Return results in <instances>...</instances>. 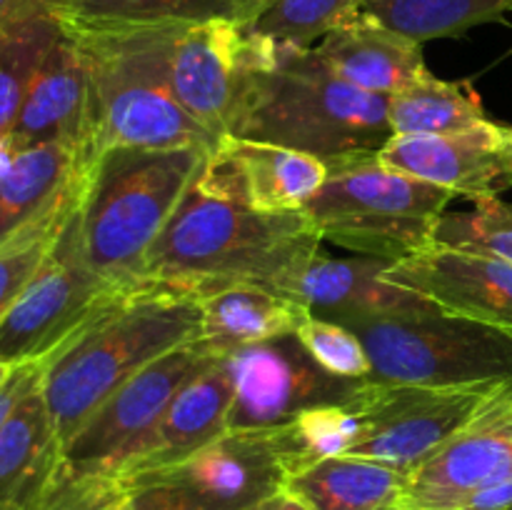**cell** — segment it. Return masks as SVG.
Instances as JSON below:
<instances>
[{
  "mask_svg": "<svg viewBox=\"0 0 512 510\" xmlns=\"http://www.w3.org/2000/svg\"><path fill=\"white\" fill-rule=\"evenodd\" d=\"M225 363L235 385L230 430L273 428L308 408L345 403L368 383L320 368L295 333L233 350Z\"/></svg>",
  "mask_w": 512,
  "mask_h": 510,
  "instance_id": "cell-10",
  "label": "cell"
},
{
  "mask_svg": "<svg viewBox=\"0 0 512 510\" xmlns=\"http://www.w3.org/2000/svg\"><path fill=\"white\" fill-rule=\"evenodd\" d=\"M390 510H410V508H403V505H395V508H390Z\"/></svg>",
  "mask_w": 512,
  "mask_h": 510,
  "instance_id": "cell-41",
  "label": "cell"
},
{
  "mask_svg": "<svg viewBox=\"0 0 512 510\" xmlns=\"http://www.w3.org/2000/svg\"><path fill=\"white\" fill-rule=\"evenodd\" d=\"M320 58L365 93L390 95L410 88L430 73L423 45L358 13L315 45Z\"/></svg>",
  "mask_w": 512,
  "mask_h": 510,
  "instance_id": "cell-20",
  "label": "cell"
},
{
  "mask_svg": "<svg viewBox=\"0 0 512 510\" xmlns=\"http://www.w3.org/2000/svg\"><path fill=\"white\" fill-rule=\"evenodd\" d=\"M358 13L360 0H268L245 30L270 43L315 48Z\"/></svg>",
  "mask_w": 512,
  "mask_h": 510,
  "instance_id": "cell-30",
  "label": "cell"
},
{
  "mask_svg": "<svg viewBox=\"0 0 512 510\" xmlns=\"http://www.w3.org/2000/svg\"><path fill=\"white\" fill-rule=\"evenodd\" d=\"M13 3H15V0H0V15H3L5 10H8Z\"/></svg>",
  "mask_w": 512,
  "mask_h": 510,
  "instance_id": "cell-40",
  "label": "cell"
},
{
  "mask_svg": "<svg viewBox=\"0 0 512 510\" xmlns=\"http://www.w3.org/2000/svg\"><path fill=\"white\" fill-rule=\"evenodd\" d=\"M210 150L113 148L85 170L80 233L85 255L103 278L138 288L150 248L168 228Z\"/></svg>",
  "mask_w": 512,
  "mask_h": 510,
  "instance_id": "cell-4",
  "label": "cell"
},
{
  "mask_svg": "<svg viewBox=\"0 0 512 510\" xmlns=\"http://www.w3.org/2000/svg\"><path fill=\"white\" fill-rule=\"evenodd\" d=\"M85 170L88 160L70 145L0 153V248L58 208L78 188Z\"/></svg>",
  "mask_w": 512,
  "mask_h": 510,
  "instance_id": "cell-23",
  "label": "cell"
},
{
  "mask_svg": "<svg viewBox=\"0 0 512 510\" xmlns=\"http://www.w3.org/2000/svg\"><path fill=\"white\" fill-rule=\"evenodd\" d=\"M320 245L323 238L303 210L250 208L203 165L150 248L140 285H163L195 298L235 283L273 288L320 253Z\"/></svg>",
  "mask_w": 512,
  "mask_h": 510,
  "instance_id": "cell-1",
  "label": "cell"
},
{
  "mask_svg": "<svg viewBox=\"0 0 512 510\" xmlns=\"http://www.w3.org/2000/svg\"><path fill=\"white\" fill-rule=\"evenodd\" d=\"M70 35L160 25L233 23L245 28L268 0H38Z\"/></svg>",
  "mask_w": 512,
  "mask_h": 510,
  "instance_id": "cell-22",
  "label": "cell"
},
{
  "mask_svg": "<svg viewBox=\"0 0 512 510\" xmlns=\"http://www.w3.org/2000/svg\"><path fill=\"white\" fill-rule=\"evenodd\" d=\"M360 13L423 45L503 20L512 13V0H360Z\"/></svg>",
  "mask_w": 512,
  "mask_h": 510,
  "instance_id": "cell-29",
  "label": "cell"
},
{
  "mask_svg": "<svg viewBox=\"0 0 512 510\" xmlns=\"http://www.w3.org/2000/svg\"><path fill=\"white\" fill-rule=\"evenodd\" d=\"M228 135L335 160L390 140L388 98L340 78L315 48L270 43Z\"/></svg>",
  "mask_w": 512,
  "mask_h": 510,
  "instance_id": "cell-2",
  "label": "cell"
},
{
  "mask_svg": "<svg viewBox=\"0 0 512 510\" xmlns=\"http://www.w3.org/2000/svg\"><path fill=\"white\" fill-rule=\"evenodd\" d=\"M375 155L385 168L440 185L473 203L512 188L505 125L495 120L458 133L390 135Z\"/></svg>",
  "mask_w": 512,
  "mask_h": 510,
  "instance_id": "cell-13",
  "label": "cell"
},
{
  "mask_svg": "<svg viewBox=\"0 0 512 510\" xmlns=\"http://www.w3.org/2000/svg\"><path fill=\"white\" fill-rule=\"evenodd\" d=\"M10 370H13V368H10V365L0 363V385L5 383V378H8V375H10Z\"/></svg>",
  "mask_w": 512,
  "mask_h": 510,
  "instance_id": "cell-38",
  "label": "cell"
},
{
  "mask_svg": "<svg viewBox=\"0 0 512 510\" xmlns=\"http://www.w3.org/2000/svg\"><path fill=\"white\" fill-rule=\"evenodd\" d=\"M205 168L235 198L263 213L305 210L328 180V165L318 155L235 135L218 140Z\"/></svg>",
  "mask_w": 512,
  "mask_h": 510,
  "instance_id": "cell-17",
  "label": "cell"
},
{
  "mask_svg": "<svg viewBox=\"0 0 512 510\" xmlns=\"http://www.w3.org/2000/svg\"><path fill=\"white\" fill-rule=\"evenodd\" d=\"M233 398V375L223 355L175 393L160 415L148 445L125 473V483L130 485L148 473L173 468L228 433Z\"/></svg>",
  "mask_w": 512,
  "mask_h": 510,
  "instance_id": "cell-19",
  "label": "cell"
},
{
  "mask_svg": "<svg viewBox=\"0 0 512 510\" xmlns=\"http://www.w3.org/2000/svg\"><path fill=\"white\" fill-rule=\"evenodd\" d=\"M328 180L303 213L320 238L390 263L435 245L440 215L458 195L385 168L375 153L328 160Z\"/></svg>",
  "mask_w": 512,
  "mask_h": 510,
  "instance_id": "cell-6",
  "label": "cell"
},
{
  "mask_svg": "<svg viewBox=\"0 0 512 510\" xmlns=\"http://www.w3.org/2000/svg\"><path fill=\"white\" fill-rule=\"evenodd\" d=\"M455 510H512V475L475 490Z\"/></svg>",
  "mask_w": 512,
  "mask_h": 510,
  "instance_id": "cell-36",
  "label": "cell"
},
{
  "mask_svg": "<svg viewBox=\"0 0 512 510\" xmlns=\"http://www.w3.org/2000/svg\"><path fill=\"white\" fill-rule=\"evenodd\" d=\"M478 90L470 80H438L433 73L388 98V123L393 135H443L485 123Z\"/></svg>",
  "mask_w": 512,
  "mask_h": 510,
  "instance_id": "cell-28",
  "label": "cell"
},
{
  "mask_svg": "<svg viewBox=\"0 0 512 510\" xmlns=\"http://www.w3.org/2000/svg\"><path fill=\"white\" fill-rule=\"evenodd\" d=\"M83 180H80L78 188H75L58 208L50 210L45 218H40L38 223L25 228L23 233L10 238L8 243L0 248V323H3V318L8 315V310L13 308L18 295L25 290V285L30 283L35 270L40 268V263L45 260L48 250L53 248L58 233L63 230L68 215L73 213V208L78 205L80 193H83Z\"/></svg>",
  "mask_w": 512,
  "mask_h": 510,
  "instance_id": "cell-31",
  "label": "cell"
},
{
  "mask_svg": "<svg viewBox=\"0 0 512 510\" xmlns=\"http://www.w3.org/2000/svg\"><path fill=\"white\" fill-rule=\"evenodd\" d=\"M70 145L90 165V80L83 50L63 30L23 100L5 150Z\"/></svg>",
  "mask_w": 512,
  "mask_h": 510,
  "instance_id": "cell-18",
  "label": "cell"
},
{
  "mask_svg": "<svg viewBox=\"0 0 512 510\" xmlns=\"http://www.w3.org/2000/svg\"><path fill=\"white\" fill-rule=\"evenodd\" d=\"M218 358L223 355L195 338L120 385L68 440L63 448V475L125 480L175 393Z\"/></svg>",
  "mask_w": 512,
  "mask_h": 510,
  "instance_id": "cell-9",
  "label": "cell"
},
{
  "mask_svg": "<svg viewBox=\"0 0 512 510\" xmlns=\"http://www.w3.org/2000/svg\"><path fill=\"white\" fill-rule=\"evenodd\" d=\"M390 260L358 255L328 258L315 253L298 270L273 285L275 293L305 305L313 315L330 320L403 318L440 313L430 300L385 280Z\"/></svg>",
  "mask_w": 512,
  "mask_h": 510,
  "instance_id": "cell-16",
  "label": "cell"
},
{
  "mask_svg": "<svg viewBox=\"0 0 512 510\" xmlns=\"http://www.w3.org/2000/svg\"><path fill=\"white\" fill-rule=\"evenodd\" d=\"M285 478L263 430H228L183 463L130 485H173L208 510H255L285 488Z\"/></svg>",
  "mask_w": 512,
  "mask_h": 510,
  "instance_id": "cell-15",
  "label": "cell"
},
{
  "mask_svg": "<svg viewBox=\"0 0 512 510\" xmlns=\"http://www.w3.org/2000/svg\"><path fill=\"white\" fill-rule=\"evenodd\" d=\"M195 338H200L195 295L140 285L45 358L40 390L63 448L120 385Z\"/></svg>",
  "mask_w": 512,
  "mask_h": 510,
  "instance_id": "cell-3",
  "label": "cell"
},
{
  "mask_svg": "<svg viewBox=\"0 0 512 510\" xmlns=\"http://www.w3.org/2000/svg\"><path fill=\"white\" fill-rule=\"evenodd\" d=\"M373 400L375 380H368L363 390L345 403L308 408L285 423L265 428V438L285 475L290 478L320 460L348 455L368 433Z\"/></svg>",
  "mask_w": 512,
  "mask_h": 510,
  "instance_id": "cell-25",
  "label": "cell"
},
{
  "mask_svg": "<svg viewBox=\"0 0 512 510\" xmlns=\"http://www.w3.org/2000/svg\"><path fill=\"white\" fill-rule=\"evenodd\" d=\"M123 510H208L183 490L165 483L135 485L133 495Z\"/></svg>",
  "mask_w": 512,
  "mask_h": 510,
  "instance_id": "cell-34",
  "label": "cell"
},
{
  "mask_svg": "<svg viewBox=\"0 0 512 510\" xmlns=\"http://www.w3.org/2000/svg\"><path fill=\"white\" fill-rule=\"evenodd\" d=\"M385 280L423 295L440 313L512 333V263L508 260L433 245L390 263Z\"/></svg>",
  "mask_w": 512,
  "mask_h": 510,
  "instance_id": "cell-14",
  "label": "cell"
},
{
  "mask_svg": "<svg viewBox=\"0 0 512 510\" xmlns=\"http://www.w3.org/2000/svg\"><path fill=\"white\" fill-rule=\"evenodd\" d=\"M255 510H310L308 505L303 503L300 498H295L293 493H288V490H280V493H275L273 498H268L265 503H260Z\"/></svg>",
  "mask_w": 512,
  "mask_h": 510,
  "instance_id": "cell-37",
  "label": "cell"
},
{
  "mask_svg": "<svg viewBox=\"0 0 512 510\" xmlns=\"http://www.w3.org/2000/svg\"><path fill=\"white\" fill-rule=\"evenodd\" d=\"M498 388L503 385L430 388L375 380L370 428L348 455L413 473L455 438Z\"/></svg>",
  "mask_w": 512,
  "mask_h": 510,
  "instance_id": "cell-12",
  "label": "cell"
},
{
  "mask_svg": "<svg viewBox=\"0 0 512 510\" xmlns=\"http://www.w3.org/2000/svg\"><path fill=\"white\" fill-rule=\"evenodd\" d=\"M295 335L305 345V350L318 360L320 368L328 373L350 380H370L373 375L368 348L350 325L310 315Z\"/></svg>",
  "mask_w": 512,
  "mask_h": 510,
  "instance_id": "cell-33",
  "label": "cell"
},
{
  "mask_svg": "<svg viewBox=\"0 0 512 510\" xmlns=\"http://www.w3.org/2000/svg\"><path fill=\"white\" fill-rule=\"evenodd\" d=\"M40 380H43V363L13 365L5 383L0 385V428L8 423V418L23 403L25 395L33 388H38Z\"/></svg>",
  "mask_w": 512,
  "mask_h": 510,
  "instance_id": "cell-35",
  "label": "cell"
},
{
  "mask_svg": "<svg viewBox=\"0 0 512 510\" xmlns=\"http://www.w3.org/2000/svg\"><path fill=\"white\" fill-rule=\"evenodd\" d=\"M505 138H508V153H510V163H512V125H505Z\"/></svg>",
  "mask_w": 512,
  "mask_h": 510,
  "instance_id": "cell-39",
  "label": "cell"
},
{
  "mask_svg": "<svg viewBox=\"0 0 512 510\" xmlns=\"http://www.w3.org/2000/svg\"><path fill=\"white\" fill-rule=\"evenodd\" d=\"M123 508H125V505H123ZM123 508H120V510H123Z\"/></svg>",
  "mask_w": 512,
  "mask_h": 510,
  "instance_id": "cell-42",
  "label": "cell"
},
{
  "mask_svg": "<svg viewBox=\"0 0 512 510\" xmlns=\"http://www.w3.org/2000/svg\"><path fill=\"white\" fill-rule=\"evenodd\" d=\"M345 325L368 348L370 380L430 388L512 385L508 330L445 313L358 318L345 320Z\"/></svg>",
  "mask_w": 512,
  "mask_h": 510,
  "instance_id": "cell-7",
  "label": "cell"
},
{
  "mask_svg": "<svg viewBox=\"0 0 512 510\" xmlns=\"http://www.w3.org/2000/svg\"><path fill=\"white\" fill-rule=\"evenodd\" d=\"M168 33L170 25L73 35L90 80V163L113 148L215 150L218 138L183 108L170 83Z\"/></svg>",
  "mask_w": 512,
  "mask_h": 510,
  "instance_id": "cell-5",
  "label": "cell"
},
{
  "mask_svg": "<svg viewBox=\"0 0 512 510\" xmlns=\"http://www.w3.org/2000/svg\"><path fill=\"white\" fill-rule=\"evenodd\" d=\"M60 468L63 443L38 385L0 428V510H43Z\"/></svg>",
  "mask_w": 512,
  "mask_h": 510,
  "instance_id": "cell-21",
  "label": "cell"
},
{
  "mask_svg": "<svg viewBox=\"0 0 512 510\" xmlns=\"http://www.w3.org/2000/svg\"><path fill=\"white\" fill-rule=\"evenodd\" d=\"M435 245L488 253L512 263V203L495 195L475 200L470 210H445L435 228Z\"/></svg>",
  "mask_w": 512,
  "mask_h": 510,
  "instance_id": "cell-32",
  "label": "cell"
},
{
  "mask_svg": "<svg viewBox=\"0 0 512 510\" xmlns=\"http://www.w3.org/2000/svg\"><path fill=\"white\" fill-rule=\"evenodd\" d=\"M60 35V23L38 0H15L0 15V150L8 143L45 55Z\"/></svg>",
  "mask_w": 512,
  "mask_h": 510,
  "instance_id": "cell-27",
  "label": "cell"
},
{
  "mask_svg": "<svg viewBox=\"0 0 512 510\" xmlns=\"http://www.w3.org/2000/svg\"><path fill=\"white\" fill-rule=\"evenodd\" d=\"M78 208L80 200L40 268L0 323V363L10 368L43 363L133 290L103 278L93 268L85 255Z\"/></svg>",
  "mask_w": 512,
  "mask_h": 510,
  "instance_id": "cell-8",
  "label": "cell"
},
{
  "mask_svg": "<svg viewBox=\"0 0 512 510\" xmlns=\"http://www.w3.org/2000/svg\"><path fill=\"white\" fill-rule=\"evenodd\" d=\"M265 40L233 23L170 25L168 75L183 108L215 138L230 133Z\"/></svg>",
  "mask_w": 512,
  "mask_h": 510,
  "instance_id": "cell-11",
  "label": "cell"
},
{
  "mask_svg": "<svg viewBox=\"0 0 512 510\" xmlns=\"http://www.w3.org/2000/svg\"><path fill=\"white\" fill-rule=\"evenodd\" d=\"M410 473L355 455L320 460L285 480L310 510H390L400 505Z\"/></svg>",
  "mask_w": 512,
  "mask_h": 510,
  "instance_id": "cell-26",
  "label": "cell"
},
{
  "mask_svg": "<svg viewBox=\"0 0 512 510\" xmlns=\"http://www.w3.org/2000/svg\"><path fill=\"white\" fill-rule=\"evenodd\" d=\"M200 340L218 355L298 333L310 310L260 283H235L200 295Z\"/></svg>",
  "mask_w": 512,
  "mask_h": 510,
  "instance_id": "cell-24",
  "label": "cell"
}]
</instances>
